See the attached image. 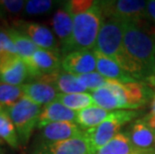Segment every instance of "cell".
Wrapping results in <instances>:
<instances>
[{"mask_svg": "<svg viewBox=\"0 0 155 154\" xmlns=\"http://www.w3.org/2000/svg\"><path fill=\"white\" fill-rule=\"evenodd\" d=\"M23 97L27 98L39 106L47 105L57 99L58 91L53 85L35 80L22 85Z\"/></svg>", "mask_w": 155, "mask_h": 154, "instance_id": "cell-14", "label": "cell"}, {"mask_svg": "<svg viewBox=\"0 0 155 154\" xmlns=\"http://www.w3.org/2000/svg\"><path fill=\"white\" fill-rule=\"evenodd\" d=\"M124 28L125 21L108 18L101 26L94 49L111 58L135 79H147L146 72L125 50L123 44Z\"/></svg>", "mask_w": 155, "mask_h": 154, "instance_id": "cell-1", "label": "cell"}, {"mask_svg": "<svg viewBox=\"0 0 155 154\" xmlns=\"http://www.w3.org/2000/svg\"><path fill=\"white\" fill-rule=\"evenodd\" d=\"M23 97V90L21 86L0 82V106L3 109L12 106Z\"/></svg>", "mask_w": 155, "mask_h": 154, "instance_id": "cell-26", "label": "cell"}, {"mask_svg": "<svg viewBox=\"0 0 155 154\" xmlns=\"http://www.w3.org/2000/svg\"><path fill=\"white\" fill-rule=\"evenodd\" d=\"M9 54L17 55L15 45L5 28H0V57Z\"/></svg>", "mask_w": 155, "mask_h": 154, "instance_id": "cell-30", "label": "cell"}, {"mask_svg": "<svg viewBox=\"0 0 155 154\" xmlns=\"http://www.w3.org/2000/svg\"><path fill=\"white\" fill-rule=\"evenodd\" d=\"M25 2L22 0H0V18H4L6 15H17L20 13Z\"/></svg>", "mask_w": 155, "mask_h": 154, "instance_id": "cell-29", "label": "cell"}, {"mask_svg": "<svg viewBox=\"0 0 155 154\" xmlns=\"http://www.w3.org/2000/svg\"><path fill=\"white\" fill-rule=\"evenodd\" d=\"M92 97H93L95 105L103 108V109L109 111H116L119 109L124 110L123 103L121 102L118 95L107 86L92 91Z\"/></svg>", "mask_w": 155, "mask_h": 154, "instance_id": "cell-23", "label": "cell"}, {"mask_svg": "<svg viewBox=\"0 0 155 154\" xmlns=\"http://www.w3.org/2000/svg\"><path fill=\"white\" fill-rule=\"evenodd\" d=\"M147 16L155 24V0L147 1Z\"/></svg>", "mask_w": 155, "mask_h": 154, "instance_id": "cell-32", "label": "cell"}, {"mask_svg": "<svg viewBox=\"0 0 155 154\" xmlns=\"http://www.w3.org/2000/svg\"><path fill=\"white\" fill-rule=\"evenodd\" d=\"M12 27L30 38L39 48L60 52L53 32L47 26L37 22L16 20L13 22Z\"/></svg>", "mask_w": 155, "mask_h": 154, "instance_id": "cell-9", "label": "cell"}, {"mask_svg": "<svg viewBox=\"0 0 155 154\" xmlns=\"http://www.w3.org/2000/svg\"><path fill=\"white\" fill-rule=\"evenodd\" d=\"M76 119L77 112L55 100L42 108L37 127L41 128L46 124L53 122H76Z\"/></svg>", "mask_w": 155, "mask_h": 154, "instance_id": "cell-15", "label": "cell"}, {"mask_svg": "<svg viewBox=\"0 0 155 154\" xmlns=\"http://www.w3.org/2000/svg\"><path fill=\"white\" fill-rule=\"evenodd\" d=\"M134 152H136V149L134 148L129 135L118 133L93 154H133Z\"/></svg>", "mask_w": 155, "mask_h": 154, "instance_id": "cell-21", "label": "cell"}, {"mask_svg": "<svg viewBox=\"0 0 155 154\" xmlns=\"http://www.w3.org/2000/svg\"><path fill=\"white\" fill-rule=\"evenodd\" d=\"M136 116H138V113L132 110L112 111L111 115L99 125L84 130V136L90 144L93 153L120 133L119 131L122 125L129 122Z\"/></svg>", "mask_w": 155, "mask_h": 154, "instance_id": "cell-4", "label": "cell"}, {"mask_svg": "<svg viewBox=\"0 0 155 154\" xmlns=\"http://www.w3.org/2000/svg\"><path fill=\"white\" fill-rule=\"evenodd\" d=\"M23 60L28 67L30 78L33 79L59 72L62 61L59 51L42 48H38L32 56Z\"/></svg>", "mask_w": 155, "mask_h": 154, "instance_id": "cell-8", "label": "cell"}, {"mask_svg": "<svg viewBox=\"0 0 155 154\" xmlns=\"http://www.w3.org/2000/svg\"><path fill=\"white\" fill-rule=\"evenodd\" d=\"M52 27L55 35L60 40L62 51L68 45L73 31V15L64 5L54 13L52 17Z\"/></svg>", "mask_w": 155, "mask_h": 154, "instance_id": "cell-19", "label": "cell"}, {"mask_svg": "<svg viewBox=\"0 0 155 154\" xmlns=\"http://www.w3.org/2000/svg\"><path fill=\"white\" fill-rule=\"evenodd\" d=\"M56 100L73 111H80L87 107L95 105L92 94L86 92L71 94L59 93Z\"/></svg>", "mask_w": 155, "mask_h": 154, "instance_id": "cell-25", "label": "cell"}, {"mask_svg": "<svg viewBox=\"0 0 155 154\" xmlns=\"http://www.w3.org/2000/svg\"><path fill=\"white\" fill-rule=\"evenodd\" d=\"M0 140L13 149H18L21 145L14 124L5 109L0 111Z\"/></svg>", "mask_w": 155, "mask_h": 154, "instance_id": "cell-24", "label": "cell"}, {"mask_svg": "<svg viewBox=\"0 0 155 154\" xmlns=\"http://www.w3.org/2000/svg\"><path fill=\"white\" fill-rule=\"evenodd\" d=\"M0 154H4V153H3V152L1 151V150H0Z\"/></svg>", "mask_w": 155, "mask_h": 154, "instance_id": "cell-34", "label": "cell"}, {"mask_svg": "<svg viewBox=\"0 0 155 154\" xmlns=\"http://www.w3.org/2000/svg\"><path fill=\"white\" fill-rule=\"evenodd\" d=\"M112 111L103 109L97 105H92L77 112L76 123L82 129H90L99 125L111 115Z\"/></svg>", "mask_w": 155, "mask_h": 154, "instance_id": "cell-20", "label": "cell"}, {"mask_svg": "<svg viewBox=\"0 0 155 154\" xmlns=\"http://www.w3.org/2000/svg\"><path fill=\"white\" fill-rule=\"evenodd\" d=\"M33 154H93L84 135L55 143L37 144Z\"/></svg>", "mask_w": 155, "mask_h": 154, "instance_id": "cell-12", "label": "cell"}, {"mask_svg": "<svg viewBox=\"0 0 155 154\" xmlns=\"http://www.w3.org/2000/svg\"><path fill=\"white\" fill-rule=\"evenodd\" d=\"M39 129L38 144L55 143L84 135V130L76 122H53Z\"/></svg>", "mask_w": 155, "mask_h": 154, "instance_id": "cell-11", "label": "cell"}, {"mask_svg": "<svg viewBox=\"0 0 155 154\" xmlns=\"http://www.w3.org/2000/svg\"><path fill=\"white\" fill-rule=\"evenodd\" d=\"M106 86L118 95L123 103L124 110L137 109L143 106L152 94L146 84L139 82L122 83L116 80H109Z\"/></svg>", "mask_w": 155, "mask_h": 154, "instance_id": "cell-7", "label": "cell"}, {"mask_svg": "<svg viewBox=\"0 0 155 154\" xmlns=\"http://www.w3.org/2000/svg\"><path fill=\"white\" fill-rule=\"evenodd\" d=\"M5 111L14 124L19 141L22 145H25L30 139L35 127L38 125L39 116L42 111L41 106L22 97L12 106L6 108Z\"/></svg>", "mask_w": 155, "mask_h": 154, "instance_id": "cell-5", "label": "cell"}, {"mask_svg": "<svg viewBox=\"0 0 155 154\" xmlns=\"http://www.w3.org/2000/svg\"><path fill=\"white\" fill-rule=\"evenodd\" d=\"M147 28L146 20L141 22L125 21L123 44L125 50L137 62L148 78L155 73V37Z\"/></svg>", "mask_w": 155, "mask_h": 154, "instance_id": "cell-2", "label": "cell"}, {"mask_svg": "<svg viewBox=\"0 0 155 154\" xmlns=\"http://www.w3.org/2000/svg\"><path fill=\"white\" fill-rule=\"evenodd\" d=\"M61 67L65 72L81 75L94 72L96 58L93 50H75L62 57Z\"/></svg>", "mask_w": 155, "mask_h": 154, "instance_id": "cell-13", "label": "cell"}, {"mask_svg": "<svg viewBox=\"0 0 155 154\" xmlns=\"http://www.w3.org/2000/svg\"><path fill=\"white\" fill-rule=\"evenodd\" d=\"M95 58H96V70L102 76L107 79L116 80L122 83L136 82V79L133 78L126 71H124L116 62L111 58L105 56L99 51L93 49Z\"/></svg>", "mask_w": 155, "mask_h": 154, "instance_id": "cell-17", "label": "cell"}, {"mask_svg": "<svg viewBox=\"0 0 155 154\" xmlns=\"http://www.w3.org/2000/svg\"><path fill=\"white\" fill-rule=\"evenodd\" d=\"M104 18H115L122 21L141 22L148 19L147 1L139 0H112L98 1Z\"/></svg>", "mask_w": 155, "mask_h": 154, "instance_id": "cell-6", "label": "cell"}, {"mask_svg": "<svg viewBox=\"0 0 155 154\" xmlns=\"http://www.w3.org/2000/svg\"><path fill=\"white\" fill-rule=\"evenodd\" d=\"M104 16L98 1L87 11L73 16V31L69 43L61 53L66 55L75 50H92L104 22Z\"/></svg>", "mask_w": 155, "mask_h": 154, "instance_id": "cell-3", "label": "cell"}, {"mask_svg": "<svg viewBox=\"0 0 155 154\" xmlns=\"http://www.w3.org/2000/svg\"><path fill=\"white\" fill-rule=\"evenodd\" d=\"M54 2L51 0H28L25 2V13L28 15H39L51 10Z\"/></svg>", "mask_w": 155, "mask_h": 154, "instance_id": "cell-28", "label": "cell"}, {"mask_svg": "<svg viewBox=\"0 0 155 154\" xmlns=\"http://www.w3.org/2000/svg\"><path fill=\"white\" fill-rule=\"evenodd\" d=\"M76 76H77V79L79 80V82L83 85L87 90H91V91H94L96 89H99L101 87L106 86L110 80L95 71L91 72V73H87V74L76 75Z\"/></svg>", "mask_w": 155, "mask_h": 154, "instance_id": "cell-27", "label": "cell"}, {"mask_svg": "<svg viewBox=\"0 0 155 154\" xmlns=\"http://www.w3.org/2000/svg\"><path fill=\"white\" fill-rule=\"evenodd\" d=\"M5 30L7 31L15 45L17 55L20 56L22 59H26V58L32 56L39 48L30 38L12 26H7Z\"/></svg>", "mask_w": 155, "mask_h": 154, "instance_id": "cell-22", "label": "cell"}, {"mask_svg": "<svg viewBox=\"0 0 155 154\" xmlns=\"http://www.w3.org/2000/svg\"><path fill=\"white\" fill-rule=\"evenodd\" d=\"M133 154H155V149L154 150H146V151H136Z\"/></svg>", "mask_w": 155, "mask_h": 154, "instance_id": "cell-33", "label": "cell"}, {"mask_svg": "<svg viewBox=\"0 0 155 154\" xmlns=\"http://www.w3.org/2000/svg\"><path fill=\"white\" fill-rule=\"evenodd\" d=\"M129 137L136 151L155 149V129L148 126L143 119L136 120L133 123Z\"/></svg>", "mask_w": 155, "mask_h": 154, "instance_id": "cell-18", "label": "cell"}, {"mask_svg": "<svg viewBox=\"0 0 155 154\" xmlns=\"http://www.w3.org/2000/svg\"><path fill=\"white\" fill-rule=\"evenodd\" d=\"M94 3L95 1H92V0H71V1L65 2L64 6L74 16L79 13L87 11L94 5Z\"/></svg>", "mask_w": 155, "mask_h": 154, "instance_id": "cell-31", "label": "cell"}, {"mask_svg": "<svg viewBox=\"0 0 155 154\" xmlns=\"http://www.w3.org/2000/svg\"><path fill=\"white\" fill-rule=\"evenodd\" d=\"M36 80L43 81V82L53 85L57 89V91L63 94L80 93L87 91L86 88L79 82L76 75L68 73V72L65 71H59L53 74L44 75V76L37 78Z\"/></svg>", "mask_w": 155, "mask_h": 154, "instance_id": "cell-16", "label": "cell"}, {"mask_svg": "<svg viewBox=\"0 0 155 154\" xmlns=\"http://www.w3.org/2000/svg\"><path fill=\"white\" fill-rule=\"evenodd\" d=\"M2 109H3V108H2V107H1V106H0V111H1V110H2Z\"/></svg>", "mask_w": 155, "mask_h": 154, "instance_id": "cell-35", "label": "cell"}, {"mask_svg": "<svg viewBox=\"0 0 155 154\" xmlns=\"http://www.w3.org/2000/svg\"><path fill=\"white\" fill-rule=\"evenodd\" d=\"M30 78L25 61L16 54L0 58V82L21 86Z\"/></svg>", "mask_w": 155, "mask_h": 154, "instance_id": "cell-10", "label": "cell"}]
</instances>
